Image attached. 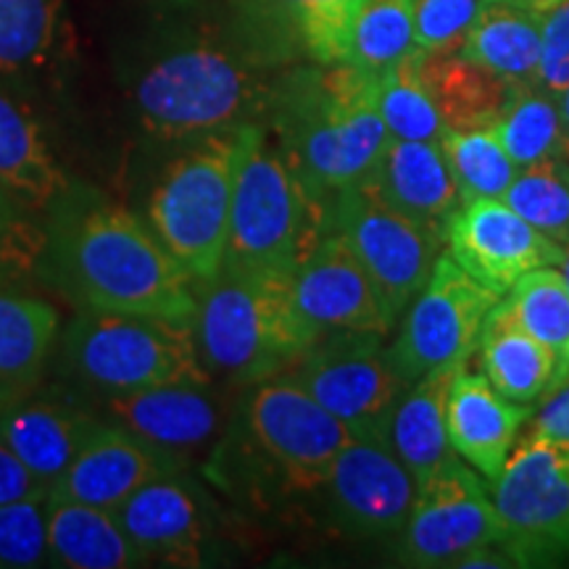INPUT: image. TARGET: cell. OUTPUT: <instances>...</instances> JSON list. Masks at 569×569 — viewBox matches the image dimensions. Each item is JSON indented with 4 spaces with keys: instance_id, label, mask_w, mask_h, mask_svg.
I'll return each instance as SVG.
<instances>
[{
    "instance_id": "6da1fadb",
    "label": "cell",
    "mask_w": 569,
    "mask_h": 569,
    "mask_svg": "<svg viewBox=\"0 0 569 569\" xmlns=\"http://www.w3.org/2000/svg\"><path fill=\"white\" fill-rule=\"evenodd\" d=\"M153 21L124 59L132 119L146 142L167 148L203 134L264 122L277 63L238 24H213L190 11Z\"/></svg>"
},
{
    "instance_id": "7a4b0ae2",
    "label": "cell",
    "mask_w": 569,
    "mask_h": 569,
    "mask_svg": "<svg viewBox=\"0 0 569 569\" xmlns=\"http://www.w3.org/2000/svg\"><path fill=\"white\" fill-rule=\"evenodd\" d=\"M38 282L77 309L190 322L196 282L138 211L71 184L46 209Z\"/></svg>"
},
{
    "instance_id": "3957f363",
    "label": "cell",
    "mask_w": 569,
    "mask_h": 569,
    "mask_svg": "<svg viewBox=\"0 0 569 569\" xmlns=\"http://www.w3.org/2000/svg\"><path fill=\"white\" fill-rule=\"evenodd\" d=\"M264 124L322 206L365 184L390 142L377 77L348 61L277 71Z\"/></svg>"
},
{
    "instance_id": "277c9868",
    "label": "cell",
    "mask_w": 569,
    "mask_h": 569,
    "mask_svg": "<svg viewBox=\"0 0 569 569\" xmlns=\"http://www.w3.org/2000/svg\"><path fill=\"white\" fill-rule=\"evenodd\" d=\"M190 327L206 375L234 388L288 372L319 340L293 301L290 274L227 267L196 282Z\"/></svg>"
},
{
    "instance_id": "5b68a950",
    "label": "cell",
    "mask_w": 569,
    "mask_h": 569,
    "mask_svg": "<svg viewBox=\"0 0 569 569\" xmlns=\"http://www.w3.org/2000/svg\"><path fill=\"white\" fill-rule=\"evenodd\" d=\"M53 359L61 380L96 407L167 382L209 377L190 322L122 311L77 309L61 327Z\"/></svg>"
},
{
    "instance_id": "8992f818",
    "label": "cell",
    "mask_w": 569,
    "mask_h": 569,
    "mask_svg": "<svg viewBox=\"0 0 569 569\" xmlns=\"http://www.w3.org/2000/svg\"><path fill=\"white\" fill-rule=\"evenodd\" d=\"M246 127L161 148L169 159L148 184L140 217L193 282L209 280L224 261Z\"/></svg>"
},
{
    "instance_id": "52a82bcc",
    "label": "cell",
    "mask_w": 569,
    "mask_h": 569,
    "mask_svg": "<svg viewBox=\"0 0 569 569\" xmlns=\"http://www.w3.org/2000/svg\"><path fill=\"white\" fill-rule=\"evenodd\" d=\"M327 230V206L311 198L267 124H248L234 174L222 267L290 274Z\"/></svg>"
},
{
    "instance_id": "ba28073f",
    "label": "cell",
    "mask_w": 569,
    "mask_h": 569,
    "mask_svg": "<svg viewBox=\"0 0 569 569\" xmlns=\"http://www.w3.org/2000/svg\"><path fill=\"white\" fill-rule=\"evenodd\" d=\"M351 438V430L296 380L274 375L248 386L219 448L238 453L240 469L261 488L317 496Z\"/></svg>"
},
{
    "instance_id": "9c48e42d",
    "label": "cell",
    "mask_w": 569,
    "mask_h": 569,
    "mask_svg": "<svg viewBox=\"0 0 569 569\" xmlns=\"http://www.w3.org/2000/svg\"><path fill=\"white\" fill-rule=\"evenodd\" d=\"M490 498L501 546L519 567L569 557V438H517Z\"/></svg>"
},
{
    "instance_id": "30bf717a",
    "label": "cell",
    "mask_w": 569,
    "mask_h": 569,
    "mask_svg": "<svg viewBox=\"0 0 569 569\" xmlns=\"http://www.w3.org/2000/svg\"><path fill=\"white\" fill-rule=\"evenodd\" d=\"M282 375L317 398L353 438L388 440L390 417L409 388L377 332L322 336Z\"/></svg>"
},
{
    "instance_id": "8fae6325",
    "label": "cell",
    "mask_w": 569,
    "mask_h": 569,
    "mask_svg": "<svg viewBox=\"0 0 569 569\" xmlns=\"http://www.w3.org/2000/svg\"><path fill=\"white\" fill-rule=\"evenodd\" d=\"M501 296L440 253L425 288L403 311L401 330L388 346L407 386L443 369H461L478 351L482 327Z\"/></svg>"
},
{
    "instance_id": "7c38bea8",
    "label": "cell",
    "mask_w": 569,
    "mask_h": 569,
    "mask_svg": "<svg viewBox=\"0 0 569 569\" xmlns=\"http://www.w3.org/2000/svg\"><path fill=\"white\" fill-rule=\"evenodd\" d=\"M327 217L332 230L343 234L351 251L359 256L398 322L425 288L446 240L390 209L365 188L338 196L327 206Z\"/></svg>"
},
{
    "instance_id": "4fadbf2b",
    "label": "cell",
    "mask_w": 569,
    "mask_h": 569,
    "mask_svg": "<svg viewBox=\"0 0 569 569\" xmlns=\"http://www.w3.org/2000/svg\"><path fill=\"white\" fill-rule=\"evenodd\" d=\"M501 543V525L478 469L453 457L417 486L401 528L398 561L407 567H459L482 546Z\"/></svg>"
},
{
    "instance_id": "5bb4252c",
    "label": "cell",
    "mask_w": 569,
    "mask_h": 569,
    "mask_svg": "<svg viewBox=\"0 0 569 569\" xmlns=\"http://www.w3.org/2000/svg\"><path fill=\"white\" fill-rule=\"evenodd\" d=\"M327 519L351 538L398 536L415 507L417 482L388 440L351 438L317 490Z\"/></svg>"
},
{
    "instance_id": "9a60e30c",
    "label": "cell",
    "mask_w": 569,
    "mask_h": 569,
    "mask_svg": "<svg viewBox=\"0 0 569 569\" xmlns=\"http://www.w3.org/2000/svg\"><path fill=\"white\" fill-rule=\"evenodd\" d=\"M448 256L498 296H507L532 269L565 264L567 248L540 234L501 198H475L446 230Z\"/></svg>"
},
{
    "instance_id": "2e32d148",
    "label": "cell",
    "mask_w": 569,
    "mask_h": 569,
    "mask_svg": "<svg viewBox=\"0 0 569 569\" xmlns=\"http://www.w3.org/2000/svg\"><path fill=\"white\" fill-rule=\"evenodd\" d=\"M290 290L301 317L319 338L330 332L388 336L396 325L359 256L332 227L293 267Z\"/></svg>"
},
{
    "instance_id": "e0dca14e",
    "label": "cell",
    "mask_w": 569,
    "mask_h": 569,
    "mask_svg": "<svg viewBox=\"0 0 569 569\" xmlns=\"http://www.w3.org/2000/svg\"><path fill=\"white\" fill-rule=\"evenodd\" d=\"M98 411L148 440L184 469L196 459L211 457L224 438V407L211 377H190L132 396L109 398Z\"/></svg>"
},
{
    "instance_id": "ac0fdd59",
    "label": "cell",
    "mask_w": 569,
    "mask_h": 569,
    "mask_svg": "<svg viewBox=\"0 0 569 569\" xmlns=\"http://www.w3.org/2000/svg\"><path fill=\"white\" fill-rule=\"evenodd\" d=\"M103 422L98 407L69 388H38L0 409V440L24 461L48 490H53L80 448Z\"/></svg>"
},
{
    "instance_id": "d6986e66",
    "label": "cell",
    "mask_w": 569,
    "mask_h": 569,
    "mask_svg": "<svg viewBox=\"0 0 569 569\" xmlns=\"http://www.w3.org/2000/svg\"><path fill=\"white\" fill-rule=\"evenodd\" d=\"M146 565L201 567L209 546V511L188 469L163 472L113 511Z\"/></svg>"
},
{
    "instance_id": "ffe728a7",
    "label": "cell",
    "mask_w": 569,
    "mask_h": 569,
    "mask_svg": "<svg viewBox=\"0 0 569 569\" xmlns=\"http://www.w3.org/2000/svg\"><path fill=\"white\" fill-rule=\"evenodd\" d=\"M365 0H240V32L282 67L290 59L346 61L356 13Z\"/></svg>"
},
{
    "instance_id": "44dd1931",
    "label": "cell",
    "mask_w": 569,
    "mask_h": 569,
    "mask_svg": "<svg viewBox=\"0 0 569 569\" xmlns=\"http://www.w3.org/2000/svg\"><path fill=\"white\" fill-rule=\"evenodd\" d=\"M174 469L184 467L132 430L103 417L48 498L117 511L134 490Z\"/></svg>"
},
{
    "instance_id": "7402d4cb",
    "label": "cell",
    "mask_w": 569,
    "mask_h": 569,
    "mask_svg": "<svg viewBox=\"0 0 569 569\" xmlns=\"http://www.w3.org/2000/svg\"><path fill=\"white\" fill-rule=\"evenodd\" d=\"M359 188L443 240L448 222L465 203L440 142L390 138L372 174Z\"/></svg>"
},
{
    "instance_id": "603a6c76",
    "label": "cell",
    "mask_w": 569,
    "mask_h": 569,
    "mask_svg": "<svg viewBox=\"0 0 569 569\" xmlns=\"http://www.w3.org/2000/svg\"><path fill=\"white\" fill-rule=\"evenodd\" d=\"M69 61L67 0H0V82L38 98L59 88Z\"/></svg>"
},
{
    "instance_id": "cb8c5ba5",
    "label": "cell",
    "mask_w": 569,
    "mask_h": 569,
    "mask_svg": "<svg viewBox=\"0 0 569 569\" xmlns=\"http://www.w3.org/2000/svg\"><path fill=\"white\" fill-rule=\"evenodd\" d=\"M453 375L446 401V430L451 448L488 480L501 472L522 427L532 419L530 403L501 396L480 372Z\"/></svg>"
},
{
    "instance_id": "d4e9b609",
    "label": "cell",
    "mask_w": 569,
    "mask_h": 569,
    "mask_svg": "<svg viewBox=\"0 0 569 569\" xmlns=\"http://www.w3.org/2000/svg\"><path fill=\"white\" fill-rule=\"evenodd\" d=\"M0 182L46 211L71 184L34 98L0 82Z\"/></svg>"
},
{
    "instance_id": "484cf974",
    "label": "cell",
    "mask_w": 569,
    "mask_h": 569,
    "mask_svg": "<svg viewBox=\"0 0 569 569\" xmlns=\"http://www.w3.org/2000/svg\"><path fill=\"white\" fill-rule=\"evenodd\" d=\"M61 336L51 303L24 290H0V409L42 382Z\"/></svg>"
},
{
    "instance_id": "4316f807",
    "label": "cell",
    "mask_w": 569,
    "mask_h": 569,
    "mask_svg": "<svg viewBox=\"0 0 569 569\" xmlns=\"http://www.w3.org/2000/svg\"><path fill=\"white\" fill-rule=\"evenodd\" d=\"M46 536L48 567L132 569L146 565L117 515L90 503L48 498Z\"/></svg>"
},
{
    "instance_id": "83f0119b",
    "label": "cell",
    "mask_w": 569,
    "mask_h": 569,
    "mask_svg": "<svg viewBox=\"0 0 569 569\" xmlns=\"http://www.w3.org/2000/svg\"><path fill=\"white\" fill-rule=\"evenodd\" d=\"M475 353L490 386L511 401H540L557 388V361L551 351L517 322L507 301H498L488 315Z\"/></svg>"
},
{
    "instance_id": "f1b7e54d",
    "label": "cell",
    "mask_w": 569,
    "mask_h": 569,
    "mask_svg": "<svg viewBox=\"0 0 569 569\" xmlns=\"http://www.w3.org/2000/svg\"><path fill=\"white\" fill-rule=\"evenodd\" d=\"M419 74L448 132L493 127L517 88L465 53H422Z\"/></svg>"
},
{
    "instance_id": "f546056e",
    "label": "cell",
    "mask_w": 569,
    "mask_h": 569,
    "mask_svg": "<svg viewBox=\"0 0 569 569\" xmlns=\"http://www.w3.org/2000/svg\"><path fill=\"white\" fill-rule=\"evenodd\" d=\"M457 372L459 369H443V372L419 377L403 390L390 417L388 443L396 457L407 465L417 486L432 478L453 457H459L446 430L448 388Z\"/></svg>"
},
{
    "instance_id": "4dcf8cb0",
    "label": "cell",
    "mask_w": 569,
    "mask_h": 569,
    "mask_svg": "<svg viewBox=\"0 0 569 569\" xmlns=\"http://www.w3.org/2000/svg\"><path fill=\"white\" fill-rule=\"evenodd\" d=\"M540 21L543 11L530 6L488 0L461 53L515 88L538 84Z\"/></svg>"
},
{
    "instance_id": "1f68e13d",
    "label": "cell",
    "mask_w": 569,
    "mask_h": 569,
    "mask_svg": "<svg viewBox=\"0 0 569 569\" xmlns=\"http://www.w3.org/2000/svg\"><path fill=\"white\" fill-rule=\"evenodd\" d=\"M517 322L557 361V388L569 380V282L557 267L532 269L509 290Z\"/></svg>"
},
{
    "instance_id": "d6a6232c",
    "label": "cell",
    "mask_w": 569,
    "mask_h": 569,
    "mask_svg": "<svg viewBox=\"0 0 569 569\" xmlns=\"http://www.w3.org/2000/svg\"><path fill=\"white\" fill-rule=\"evenodd\" d=\"M417 51L411 0H365L356 13L346 61L380 80Z\"/></svg>"
},
{
    "instance_id": "836d02e7",
    "label": "cell",
    "mask_w": 569,
    "mask_h": 569,
    "mask_svg": "<svg viewBox=\"0 0 569 569\" xmlns=\"http://www.w3.org/2000/svg\"><path fill=\"white\" fill-rule=\"evenodd\" d=\"M493 130L519 169L561 156L559 98L540 84L517 88Z\"/></svg>"
},
{
    "instance_id": "e575fe53",
    "label": "cell",
    "mask_w": 569,
    "mask_h": 569,
    "mask_svg": "<svg viewBox=\"0 0 569 569\" xmlns=\"http://www.w3.org/2000/svg\"><path fill=\"white\" fill-rule=\"evenodd\" d=\"M419 59L422 51H415L377 80V106L393 140L440 142L448 130L419 74Z\"/></svg>"
},
{
    "instance_id": "d590c367",
    "label": "cell",
    "mask_w": 569,
    "mask_h": 569,
    "mask_svg": "<svg viewBox=\"0 0 569 569\" xmlns=\"http://www.w3.org/2000/svg\"><path fill=\"white\" fill-rule=\"evenodd\" d=\"M440 148L451 163L465 201H475V198H501L503 201L519 167L501 146L493 127L446 132Z\"/></svg>"
},
{
    "instance_id": "8d00e7d4",
    "label": "cell",
    "mask_w": 569,
    "mask_h": 569,
    "mask_svg": "<svg viewBox=\"0 0 569 569\" xmlns=\"http://www.w3.org/2000/svg\"><path fill=\"white\" fill-rule=\"evenodd\" d=\"M503 201L540 234L569 246V161L565 156L519 169Z\"/></svg>"
},
{
    "instance_id": "74e56055",
    "label": "cell",
    "mask_w": 569,
    "mask_h": 569,
    "mask_svg": "<svg viewBox=\"0 0 569 569\" xmlns=\"http://www.w3.org/2000/svg\"><path fill=\"white\" fill-rule=\"evenodd\" d=\"M46 251V211L0 182V290L38 280Z\"/></svg>"
},
{
    "instance_id": "f35d334b",
    "label": "cell",
    "mask_w": 569,
    "mask_h": 569,
    "mask_svg": "<svg viewBox=\"0 0 569 569\" xmlns=\"http://www.w3.org/2000/svg\"><path fill=\"white\" fill-rule=\"evenodd\" d=\"M48 498L0 503V569L48 567Z\"/></svg>"
},
{
    "instance_id": "ab89813d",
    "label": "cell",
    "mask_w": 569,
    "mask_h": 569,
    "mask_svg": "<svg viewBox=\"0 0 569 569\" xmlns=\"http://www.w3.org/2000/svg\"><path fill=\"white\" fill-rule=\"evenodd\" d=\"M415 42L422 53H457L488 0H411Z\"/></svg>"
},
{
    "instance_id": "60d3db41",
    "label": "cell",
    "mask_w": 569,
    "mask_h": 569,
    "mask_svg": "<svg viewBox=\"0 0 569 569\" xmlns=\"http://www.w3.org/2000/svg\"><path fill=\"white\" fill-rule=\"evenodd\" d=\"M538 84L553 98L569 88V0L543 11L540 21Z\"/></svg>"
},
{
    "instance_id": "b9f144b4",
    "label": "cell",
    "mask_w": 569,
    "mask_h": 569,
    "mask_svg": "<svg viewBox=\"0 0 569 569\" xmlns=\"http://www.w3.org/2000/svg\"><path fill=\"white\" fill-rule=\"evenodd\" d=\"M48 490L34 475L27 469L17 453L0 440V503L30 501V498H48Z\"/></svg>"
},
{
    "instance_id": "7bdbcfd3",
    "label": "cell",
    "mask_w": 569,
    "mask_h": 569,
    "mask_svg": "<svg viewBox=\"0 0 569 569\" xmlns=\"http://www.w3.org/2000/svg\"><path fill=\"white\" fill-rule=\"evenodd\" d=\"M530 422L532 432H538V436L569 438V380L540 398L538 415Z\"/></svg>"
},
{
    "instance_id": "ee69618b",
    "label": "cell",
    "mask_w": 569,
    "mask_h": 569,
    "mask_svg": "<svg viewBox=\"0 0 569 569\" xmlns=\"http://www.w3.org/2000/svg\"><path fill=\"white\" fill-rule=\"evenodd\" d=\"M559 124H561V156L569 161V88L559 96Z\"/></svg>"
},
{
    "instance_id": "f6af8a7d",
    "label": "cell",
    "mask_w": 569,
    "mask_h": 569,
    "mask_svg": "<svg viewBox=\"0 0 569 569\" xmlns=\"http://www.w3.org/2000/svg\"><path fill=\"white\" fill-rule=\"evenodd\" d=\"M511 3H522V6H530V9H536V11H549L551 6L561 3V0H511Z\"/></svg>"
},
{
    "instance_id": "bcb514c9",
    "label": "cell",
    "mask_w": 569,
    "mask_h": 569,
    "mask_svg": "<svg viewBox=\"0 0 569 569\" xmlns=\"http://www.w3.org/2000/svg\"><path fill=\"white\" fill-rule=\"evenodd\" d=\"M565 277H567V282H569V246H567V256H565Z\"/></svg>"
}]
</instances>
